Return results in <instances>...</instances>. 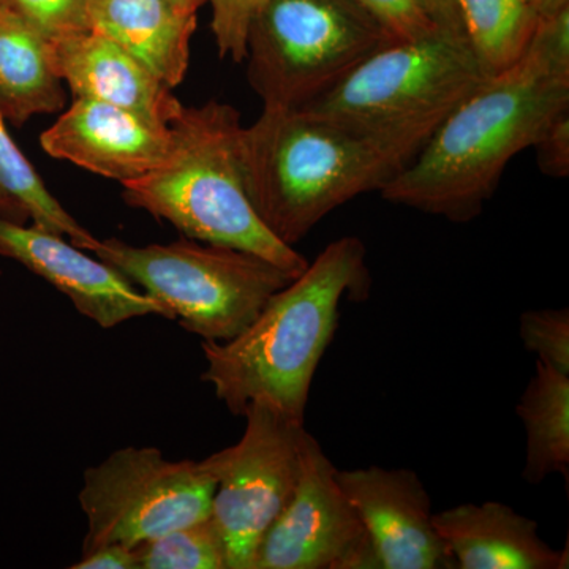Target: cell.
I'll return each instance as SVG.
<instances>
[{
    "instance_id": "cell-8",
    "label": "cell",
    "mask_w": 569,
    "mask_h": 569,
    "mask_svg": "<svg viewBox=\"0 0 569 569\" xmlns=\"http://www.w3.org/2000/svg\"><path fill=\"white\" fill-rule=\"evenodd\" d=\"M216 481L203 463L168 460L157 448L127 447L84 471L80 507L88 519L82 553L127 548L211 516Z\"/></svg>"
},
{
    "instance_id": "cell-26",
    "label": "cell",
    "mask_w": 569,
    "mask_h": 569,
    "mask_svg": "<svg viewBox=\"0 0 569 569\" xmlns=\"http://www.w3.org/2000/svg\"><path fill=\"white\" fill-rule=\"evenodd\" d=\"M539 170L550 178L569 174V108L560 111L533 144Z\"/></svg>"
},
{
    "instance_id": "cell-4",
    "label": "cell",
    "mask_w": 569,
    "mask_h": 569,
    "mask_svg": "<svg viewBox=\"0 0 569 569\" xmlns=\"http://www.w3.org/2000/svg\"><path fill=\"white\" fill-rule=\"evenodd\" d=\"M242 129L231 104L182 107L170 123L163 162L122 183L123 200L174 224L186 238L258 254L298 277L309 260L264 227L247 197Z\"/></svg>"
},
{
    "instance_id": "cell-20",
    "label": "cell",
    "mask_w": 569,
    "mask_h": 569,
    "mask_svg": "<svg viewBox=\"0 0 569 569\" xmlns=\"http://www.w3.org/2000/svg\"><path fill=\"white\" fill-rule=\"evenodd\" d=\"M0 190L21 206L36 227L67 236L74 246L91 250L99 239L82 228L47 189L32 163L26 159L10 137L6 118L0 112Z\"/></svg>"
},
{
    "instance_id": "cell-6",
    "label": "cell",
    "mask_w": 569,
    "mask_h": 569,
    "mask_svg": "<svg viewBox=\"0 0 569 569\" xmlns=\"http://www.w3.org/2000/svg\"><path fill=\"white\" fill-rule=\"evenodd\" d=\"M92 252L160 302L170 320L209 342H228L296 277L258 254L181 239L171 244L97 242Z\"/></svg>"
},
{
    "instance_id": "cell-14",
    "label": "cell",
    "mask_w": 569,
    "mask_h": 569,
    "mask_svg": "<svg viewBox=\"0 0 569 569\" xmlns=\"http://www.w3.org/2000/svg\"><path fill=\"white\" fill-rule=\"evenodd\" d=\"M51 58L73 97L99 100L170 127L183 104L148 67L102 33L86 31L51 40Z\"/></svg>"
},
{
    "instance_id": "cell-28",
    "label": "cell",
    "mask_w": 569,
    "mask_h": 569,
    "mask_svg": "<svg viewBox=\"0 0 569 569\" xmlns=\"http://www.w3.org/2000/svg\"><path fill=\"white\" fill-rule=\"evenodd\" d=\"M426 3L429 7L430 13H432L433 20L440 26L441 31L466 40L456 0H426Z\"/></svg>"
},
{
    "instance_id": "cell-25",
    "label": "cell",
    "mask_w": 569,
    "mask_h": 569,
    "mask_svg": "<svg viewBox=\"0 0 569 569\" xmlns=\"http://www.w3.org/2000/svg\"><path fill=\"white\" fill-rule=\"evenodd\" d=\"M212 7V33L220 58L242 62L254 13L264 0H208Z\"/></svg>"
},
{
    "instance_id": "cell-22",
    "label": "cell",
    "mask_w": 569,
    "mask_h": 569,
    "mask_svg": "<svg viewBox=\"0 0 569 569\" xmlns=\"http://www.w3.org/2000/svg\"><path fill=\"white\" fill-rule=\"evenodd\" d=\"M519 336L523 348L569 376V310H527L519 318Z\"/></svg>"
},
{
    "instance_id": "cell-5",
    "label": "cell",
    "mask_w": 569,
    "mask_h": 569,
    "mask_svg": "<svg viewBox=\"0 0 569 569\" xmlns=\"http://www.w3.org/2000/svg\"><path fill=\"white\" fill-rule=\"evenodd\" d=\"M485 80L467 40L441 32L387 44L302 110L419 152L449 112Z\"/></svg>"
},
{
    "instance_id": "cell-11",
    "label": "cell",
    "mask_w": 569,
    "mask_h": 569,
    "mask_svg": "<svg viewBox=\"0 0 569 569\" xmlns=\"http://www.w3.org/2000/svg\"><path fill=\"white\" fill-rule=\"evenodd\" d=\"M377 553L380 569H455L433 523L432 500L415 471L370 466L336 470Z\"/></svg>"
},
{
    "instance_id": "cell-16",
    "label": "cell",
    "mask_w": 569,
    "mask_h": 569,
    "mask_svg": "<svg viewBox=\"0 0 569 569\" xmlns=\"http://www.w3.org/2000/svg\"><path fill=\"white\" fill-rule=\"evenodd\" d=\"M89 26L129 51L168 89L186 78L197 11L170 0H89Z\"/></svg>"
},
{
    "instance_id": "cell-9",
    "label": "cell",
    "mask_w": 569,
    "mask_h": 569,
    "mask_svg": "<svg viewBox=\"0 0 569 569\" xmlns=\"http://www.w3.org/2000/svg\"><path fill=\"white\" fill-rule=\"evenodd\" d=\"M242 417L241 440L201 460L216 481L211 518L228 569H250L258 542L293 496L309 436L305 422L264 402L249 403Z\"/></svg>"
},
{
    "instance_id": "cell-12",
    "label": "cell",
    "mask_w": 569,
    "mask_h": 569,
    "mask_svg": "<svg viewBox=\"0 0 569 569\" xmlns=\"http://www.w3.org/2000/svg\"><path fill=\"white\" fill-rule=\"evenodd\" d=\"M0 254L47 280L100 328L148 316L170 320L160 302L138 290L112 266L88 257L73 242L63 241V236L36 224L26 227L0 216Z\"/></svg>"
},
{
    "instance_id": "cell-30",
    "label": "cell",
    "mask_w": 569,
    "mask_h": 569,
    "mask_svg": "<svg viewBox=\"0 0 569 569\" xmlns=\"http://www.w3.org/2000/svg\"><path fill=\"white\" fill-rule=\"evenodd\" d=\"M538 14L548 13L550 10L559 9V7L569 3V0H527Z\"/></svg>"
},
{
    "instance_id": "cell-10",
    "label": "cell",
    "mask_w": 569,
    "mask_h": 569,
    "mask_svg": "<svg viewBox=\"0 0 569 569\" xmlns=\"http://www.w3.org/2000/svg\"><path fill=\"white\" fill-rule=\"evenodd\" d=\"M336 470L309 433L293 496L258 542L250 569H380Z\"/></svg>"
},
{
    "instance_id": "cell-29",
    "label": "cell",
    "mask_w": 569,
    "mask_h": 569,
    "mask_svg": "<svg viewBox=\"0 0 569 569\" xmlns=\"http://www.w3.org/2000/svg\"><path fill=\"white\" fill-rule=\"evenodd\" d=\"M0 216L11 220V222L24 223L29 219L28 213L21 206L14 203L11 198L7 197L6 193L0 190Z\"/></svg>"
},
{
    "instance_id": "cell-3",
    "label": "cell",
    "mask_w": 569,
    "mask_h": 569,
    "mask_svg": "<svg viewBox=\"0 0 569 569\" xmlns=\"http://www.w3.org/2000/svg\"><path fill=\"white\" fill-rule=\"evenodd\" d=\"M418 152L343 129L302 108L264 107L242 129L247 197L264 227L295 247L326 216L378 190Z\"/></svg>"
},
{
    "instance_id": "cell-15",
    "label": "cell",
    "mask_w": 569,
    "mask_h": 569,
    "mask_svg": "<svg viewBox=\"0 0 569 569\" xmlns=\"http://www.w3.org/2000/svg\"><path fill=\"white\" fill-rule=\"evenodd\" d=\"M433 523L458 568H568V549L550 548L539 537L537 520L500 501L463 503L433 512Z\"/></svg>"
},
{
    "instance_id": "cell-2",
    "label": "cell",
    "mask_w": 569,
    "mask_h": 569,
    "mask_svg": "<svg viewBox=\"0 0 569 569\" xmlns=\"http://www.w3.org/2000/svg\"><path fill=\"white\" fill-rule=\"evenodd\" d=\"M366 246L356 236L331 242L287 287L271 296L258 317L228 342L203 340L211 385L234 417L264 402L305 422L310 388L335 339L347 296L365 298L370 287Z\"/></svg>"
},
{
    "instance_id": "cell-17",
    "label": "cell",
    "mask_w": 569,
    "mask_h": 569,
    "mask_svg": "<svg viewBox=\"0 0 569 569\" xmlns=\"http://www.w3.org/2000/svg\"><path fill=\"white\" fill-rule=\"evenodd\" d=\"M62 80L51 40L13 11L0 7V112L14 126L62 110Z\"/></svg>"
},
{
    "instance_id": "cell-27",
    "label": "cell",
    "mask_w": 569,
    "mask_h": 569,
    "mask_svg": "<svg viewBox=\"0 0 569 569\" xmlns=\"http://www.w3.org/2000/svg\"><path fill=\"white\" fill-rule=\"evenodd\" d=\"M71 569H137L133 548L122 545H107L82 553Z\"/></svg>"
},
{
    "instance_id": "cell-19",
    "label": "cell",
    "mask_w": 569,
    "mask_h": 569,
    "mask_svg": "<svg viewBox=\"0 0 569 569\" xmlns=\"http://www.w3.org/2000/svg\"><path fill=\"white\" fill-rule=\"evenodd\" d=\"M468 47L486 78L526 54L539 14L527 0H456Z\"/></svg>"
},
{
    "instance_id": "cell-23",
    "label": "cell",
    "mask_w": 569,
    "mask_h": 569,
    "mask_svg": "<svg viewBox=\"0 0 569 569\" xmlns=\"http://www.w3.org/2000/svg\"><path fill=\"white\" fill-rule=\"evenodd\" d=\"M0 7L13 11L50 40L91 31L89 0H0Z\"/></svg>"
},
{
    "instance_id": "cell-24",
    "label": "cell",
    "mask_w": 569,
    "mask_h": 569,
    "mask_svg": "<svg viewBox=\"0 0 569 569\" xmlns=\"http://www.w3.org/2000/svg\"><path fill=\"white\" fill-rule=\"evenodd\" d=\"M395 43L430 39L441 33L426 0H355ZM447 33V32H445Z\"/></svg>"
},
{
    "instance_id": "cell-21",
    "label": "cell",
    "mask_w": 569,
    "mask_h": 569,
    "mask_svg": "<svg viewBox=\"0 0 569 569\" xmlns=\"http://www.w3.org/2000/svg\"><path fill=\"white\" fill-rule=\"evenodd\" d=\"M137 569H228L222 535L211 516L133 546Z\"/></svg>"
},
{
    "instance_id": "cell-7",
    "label": "cell",
    "mask_w": 569,
    "mask_h": 569,
    "mask_svg": "<svg viewBox=\"0 0 569 569\" xmlns=\"http://www.w3.org/2000/svg\"><path fill=\"white\" fill-rule=\"evenodd\" d=\"M395 43L355 0H264L247 36V78L269 108H302Z\"/></svg>"
},
{
    "instance_id": "cell-18",
    "label": "cell",
    "mask_w": 569,
    "mask_h": 569,
    "mask_svg": "<svg viewBox=\"0 0 569 569\" xmlns=\"http://www.w3.org/2000/svg\"><path fill=\"white\" fill-rule=\"evenodd\" d=\"M516 413L526 429L522 478L538 486L552 475H560L568 485L569 376L537 359Z\"/></svg>"
},
{
    "instance_id": "cell-31",
    "label": "cell",
    "mask_w": 569,
    "mask_h": 569,
    "mask_svg": "<svg viewBox=\"0 0 569 569\" xmlns=\"http://www.w3.org/2000/svg\"><path fill=\"white\" fill-rule=\"evenodd\" d=\"M176 6L182 7V9L198 11L201 6H204L208 0H170Z\"/></svg>"
},
{
    "instance_id": "cell-1",
    "label": "cell",
    "mask_w": 569,
    "mask_h": 569,
    "mask_svg": "<svg viewBox=\"0 0 569 569\" xmlns=\"http://www.w3.org/2000/svg\"><path fill=\"white\" fill-rule=\"evenodd\" d=\"M567 108L569 74L529 47L515 66L486 78L449 112L381 197L449 222H470L496 193L508 163L533 148Z\"/></svg>"
},
{
    "instance_id": "cell-13",
    "label": "cell",
    "mask_w": 569,
    "mask_h": 569,
    "mask_svg": "<svg viewBox=\"0 0 569 569\" xmlns=\"http://www.w3.org/2000/svg\"><path fill=\"white\" fill-rule=\"evenodd\" d=\"M40 144L52 159L126 183L163 162L171 132L137 112L73 97L69 110L41 133Z\"/></svg>"
}]
</instances>
